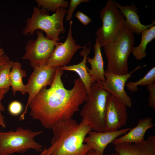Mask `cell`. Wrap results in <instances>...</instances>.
Here are the masks:
<instances>
[{
  "mask_svg": "<svg viewBox=\"0 0 155 155\" xmlns=\"http://www.w3.org/2000/svg\"><path fill=\"white\" fill-rule=\"evenodd\" d=\"M75 16L84 25H88L91 21V19L87 16L80 11L76 12Z\"/></svg>",
  "mask_w": 155,
  "mask_h": 155,
  "instance_id": "cell-28",
  "label": "cell"
},
{
  "mask_svg": "<svg viewBox=\"0 0 155 155\" xmlns=\"http://www.w3.org/2000/svg\"><path fill=\"white\" fill-rule=\"evenodd\" d=\"M13 63V61L9 60L0 71V90L3 89H9V76Z\"/></svg>",
  "mask_w": 155,
  "mask_h": 155,
  "instance_id": "cell-23",
  "label": "cell"
},
{
  "mask_svg": "<svg viewBox=\"0 0 155 155\" xmlns=\"http://www.w3.org/2000/svg\"><path fill=\"white\" fill-rule=\"evenodd\" d=\"M52 151L48 148H45L41 151L39 155H50L52 152Z\"/></svg>",
  "mask_w": 155,
  "mask_h": 155,
  "instance_id": "cell-30",
  "label": "cell"
},
{
  "mask_svg": "<svg viewBox=\"0 0 155 155\" xmlns=\"http://www.w3.org/2000/svg\"><path fill=\"white\" fill-rule=\"evenodd\" d=\"M26 71L22 69L20 62H13L12 67L9 76L10 86L14 96L17 91L21 92L22 94L27 93L26 85L23 84L22 79L26 76Z\"/></svg>",
  "mask_w": 155,
  "mask_h": 155,
  "instance_id": "cell-19",
  "label": "cell"
},
{
  "mask_svg": "<svg viewBox=\"0 0 155 155\" xmlns=\"http://www.w3.org/2000/svg\"><path fill=\"white\" fill-rule=\"evenodd\" d=\"M146 66L138 65L131 71L123 75L116 74L106 70L104 73L105 80L100 84L105 90L123 103L127 107L131 108L132 106V100L125 89L126 82L132 76V73Z\"/></svg>",
  "mask_w": 155,
  "mask_h": 155,
  "instance_id": "cell-11",
  "label": "cell"
},
{
  "mask_svg": "<svg viewBox=\"0 0 155 155\" xmlns=\"http://www.w3.org/2000/svg\"><path fill=\"white\" fill-rule=\"evenodd\" d=\"M57 67H49L45 65H43L34 68V71L26 85L29 97L25 110L20 116V120L24 119L28 104L33 98L43 87L51 85L55 77Z\"/></svg>",
  "mask_w": 155,
  "mask_h": 155,
  "instance_id": "cell-9",
  "label": "cell"
},
{
  "mask_svg": "<svg viewBox=\"0 0 155 155\" xmlns=\"http://www.w3.org/2000/svg\"><path fill=\"white\" fill-rule=\"evenodd\" d=\"M4 54V50L1 47V43H0V56H2Z\"/></svg>",
  "mask_w": 155,
  "mask_h": 155,
  "instance_id": "cell-32",
  "label": "cell"
},
{
  "mask_svg": "<svg viewBox=\"0 0 155 155\" xmlns=\"http://www.w3.org/2000/svg\"><path fill=\"white\" fill-rule=\"evenodd\" d=\"M9 90L6 89H3L0 90V124L1 126L3 128H5L6 125L4 117L1 113V112H3L5 110L4 107L2 104L1 101Z\"/></svg>",
  "mask_w": 155,
  "mask_h": 155,
  "instance_id": "cell-26",
  "label": "cell"
},
{
  "mask_svg": "<svg viewBox=\"0 0 155 155\" xmlns=\"http://www.w3.org/2000/svg\"><path fill=\"white\" fill-rule=\"evenodd\" d=\"M106 155H119L118 153L116 152L114 153H111Z\"/></svg>",
  "mask_w": 155,
  "mask_h": 155,
  "instance_id": "cell-33",
  "label": "cell"
},
{
  "mask_svg": "<svg viewBox=\"0 0 155 155\" xmlns=\"http://www.w3.org/2000/svg\"><path fill=\"white\" fill-rule=\"evenodd\" d=\"M37 38L28 41L25 46V52L22 57L23 60H29L31 66L45 65L51 56L55 46L59 42L46 38L40 30L36 31Z\"/></svg>",
  "mask_w": 155,
  "mask_h": 155,
  "instance_id": "cell-8",
  "label": "cell"
},
{
  "mask_svg": "<svg viewBox=\"0 0 155 155\" xmlns=\"http://www.w3.org/2000/svg\"><path fill=\"white\" fill-rule=\"evenodd\" d=\"M147 89L149 92L148 105L153 109H155V84L147 86Z\"/></svg>",
  "mask_w": 155,
  "mask_h": 155,
  "instance_id": "cell-27",
  "label": "cell"
},
{
  "mask_svg": "<svg viewBox=\"0 0 155 155\" xmlns=\"http://www.w3.org/2000/svg\"><path fill=\"white\" fill-rule=\"evenodd\" d=\"M113 1L125 18L124 24L131 28L137 34H140L143 31L154 25V20L148 25H144L141 23L138 15L139 10L133 3L130 6H123L116 1Z\"/></svg>",
  "mask_w": 155,
  "mask_h": 155,
  "instance_id": "cell-15",
  "label": "cell"
},
{
  "mask_svg": "<svg viewBox=\"0 0 155 155\" xmlns=\"http://www.w3.org/2000/svg\"><path fill=\"white\" fill-rule=\"evenodd\" d=\"M38 7L45 11L55 12L59 8H65L68 6L69 1L63 0H36Z\"/></svg>",
  "mask_w": 155,
  "mask_h": 155,
  "instance_id": "cell-22",
  "label": "cell"
},
{
  "mask_svg": "<svg viewBox=\"0 0 155 155\" xmlns=\"http://www.w3.org/2000/svg\"><path fill=\"white\" fill-rule=\"evenodd\" d=\"M100 18L102 25L95 34L102 47L116 39L124 25L125 18L111 0L100 10Z\"/></svg>",
  "mask_w": 155,
  "mask_h": 155,
  "instance_id": "cell-7",
  "label": "cell"
},
{
  "mask_svg": "<svg viewBox=\"0 0 155 155\" xmlns=\"http://www.w3.org/2000/svg\"><path fill=\"white\" fill-rule=\"evenodd\" d=\"M89 0H71L70 1L69 7L66 14V20L67 21H70L73 17L74 11L78 6L83 2H87Z\"/></svg>",
  "mask_w": 155,
  "mask_h": 155,
  "instance_id": "cell-24",
  "label": "cell"
},
{
  "mask_svg": "<svg viewBox=\"0 0 155 155\" xmlns=\"http://www.w3.org/2000/svg\"><path fill=\"white\" fill-rule=\"evenodd\" d=\"M115 149L119 155H155V135H151L140 142L120 144Z\"/></svg>",
  "mask_w": 155,
  "mask_h": 155,
  "instance_id": "cell-14",
  "label": "cell"
},
{
  "mask_svg": "<svg viewBox=\"0 0 155 155\" xmlns=\"http://www.w3.org/2000/svg\"><path fill=\"white\" fill-rule=\"evenodd\" d=\"M101 46L98 40L96 38L94 46V56L92 58L88 57L87 60L90 64L91 69L87 67V71L94 81L100 84L105 82V71L104 69V63L101 50Z\"/></svg>",
  "mask_w": 155,
  "mask_h": 155,
  "instance_id": "cell-18",
  "label": "cell"
},
{
  "mask_svg": "<svg viewBox=\"0 0 155 155\" xmlns=\"http://www.w3.org/2000/svg\"><path fill=\"white\" fill-rule=\"evenodd\" d=\"M142 34L141 40L137 46L134 47L132 53L135 58L140 60L144 58L147 53L146 50L147 44L155 38V25L143 31Z\"/></svg>",
  "mask_w": 155,
  "mask_h": 155,
  "instance_id": "cell-20",
  "label": "cell"
},
{
  "mask_svg": "<svg viewBox=\"0 0 155 155\" xmlns=\"http://www.w3.org/2000/svg\"><path fill=\"white\" fill-rule=\"evenodd\" d=\"M0 126H1V125H0Z\"/></svg>",
  "mask_w": 155,
  "mask_h": 155,
  "instance_id": "cell-34",
  "label": "cell"
},
{
  "mask_svg": "<svg viewBox=\"0 0 155 155\" xmlns=\"http://www.w3.org/2000/svg\"><path fill=\"white\" fill-rule=\"evenodd\" d=\"M9 60V57L5 54L0 56V71L3 66Z\"/></svg>",
  "mask_w": 155,
  "mask_h": 155,
  "instance_id": "cell-29",
  "label": "cell"
},
{
  "mask_svg": "<svg viewBox=\"0 0 155 155\" xmlns=\"http://www.w3.org/2000/svg\"><path fill=\"white\" fill-rule=\"evenodd\" d=\"M72 23V20L70 21L68 34L65 42H59L55 46L53 52L46 63L45 65L47 67H57L66 66L77 51L83 48L77 44L73 37Z\"/></svg>",
  "mask_w": 155,
  "mask_h": 155,
  "instance_id": "cell-10",
  "label": "cell"
},
{
  "mask_svg": "<svg viewBox=\"0 0 155 155\" xmlns=\"http://www.w3.org/2000/svg\"><path fill=\"white\" fill-rule=\"evenodd\" d=\"M155 126L152 123V119L148 117L140 119L137 125L131 128L126 134L121 137H117L112 142L115 146L123 143H139L144 141L146 131Z\"/></svg>",
  "mask_w": 155,
  "mask_h": 155,
  "instance_id": "cell-16",
  "label": "cell"
},
{
  "mask_svg": "<svg viewBox=\"0 0 155 155\" xmlns=\"http://www.w3.org/2000/svg\"><path fill=\"white\" fill-rule=\"evenodd\" d=\"M134 34L124 24L116 39L103 47L107 61L106 71L117 75L129 73L128 60L134 47Z\"/></svg>",
  "mask_w": 155,
  "mask_h": 155,
  "instance_id": "cell-3",
  "label": "cell"
},
{
  "mask_svg": "<svg viewBox=\"0 0 155 155\" xmlns=\"http://www.w3.org/2000/svg\"><path fill=\"white\" fill-rule=\"evenodd\" d=\"M30 17L26 21L22 31L24 36L33 34L36 31L40 30L46 34V37L49 39L59 41L61 33L64 34V17L67 12L65 8H59L52 15L42 9L34 7Z\"/></svg>",
  "mask_w": 155,
  "mask_h": 155,
  "instance_id": "cell-4",
  "label": "cell"
},
{
  "mask_svg": "<svg viewBox=\"0 0 155 155\" xmlns=\"http://www.w3.org/2000/svg\"><path fill=\"white\" fill-rule=\"evenodd\" d=\"M91 45L89 42L83 47V50L80 53L81 56H83V58L79 63L60 67L63 71H73L77 73L85 87L87 94L89 92L92 84L95 82L88 73L87 69V66L86 65L87 59L91 51Z\"/></svg>",
  "mask_w": 155,
  "mask_h": 155,
  "instance_id": "cell-17",
  "label": "cell"
},
{
  "mask_svg": "<svg viewBox=\"0 0 155 155\" xmlns=\"http://www.w3.org/2000/svg\"><path fill=\"white\" fill-rule=\"evenodd\" d=\"M85 155H98L95 151L92 149H90Z\"/></svg>",
  "mask_w": 155,
  "mask_h": 155,
  "instance_id": "cell-31",
  "label": "cell"
},
{
  "mask_svg": "<svg viewBox=\"0 0 155 155\" xmlns=\"http://www.w3.org/2000/svg\"><path fill=\"white\" fill-rule=\"evenodd\" d=\"M127 115L126 106L110 93L106 101L104 131L118 130L126 124Z\"/></svg>",
  "mask_w": 155,
  "mask_h": 155,
  "instance_id": "cell-12",
  "label": "cell"
},
{
  "mask_svg": "<svg viewBox=\"0 0 155 155\" xmlns=\"http://www.w3.org/2000/svg\"><path fill=\"white\" fill-rule=\"evenodd\" d=\"M131 129L127 128L111 131L98 132L91 130L85 137L84 142L90 149L94 150L98 155H104V150L108 144Z\"/></svg>",
  "mask_w": 155,
  "mask_h": 155,
  "instance_id": "cell-13",
  "label": "cell"
},
{
  "mask_svg": "<svg viewBox=\"0 0 155 155\" xmlns=\"http://www.w3.org/2000/svg\"><path fill=\"white\" fill-rule=\"evenodd\" d=\"M63 71L57 67L50 87H43L28 104L31 116L46 129H51L57 123L71 118L86 98V89L79 78L74 80L71 89L65 88L61 80Z\"/></svg>",
  "mask_w": 155,
  "mask_h": 155,
  "instance_id": "cell-1",
  "label": "cell"
},
{
  "mask_svg": "<svg viewBox=\"0 0 155 155\" xmlns=\"http://www.w3.org/2000/svg\"><path fill=\"white\" fill-rule=\"evenodd\" d=\"M51 129L53 135L50 155H85L91 149L84 140L92 130L83 122L78 123L71 118L57 123Z\"/></svg>",
  "mask_w": 155,
  "mask_h": 155,
  "instance_id": "cell-2",
  "label": "cell"
},
{
  "mask_svg": "<svg viewBox=\"0 0 155 155\" xmlns=\"http://www.w3.org/2000/svg\"><path fill=\"white\" fill-rule=\"evenodd\" d=\"M42 133L19 127L15 131L0 132V155H11L15 153H23L29 149L41 152L43 146L34 138Z\"/></svg>",
  "mask_w": 155,
  "mask_h": 155,
  "instance_id": "cell-6",
  "label": "cell"
},
{
  "mask_svg": "<svg viewBox=\"0 0 155 155\" xmlns=\"http://www.w3.org/2000/svg\"><path fill=\"white\" fill-rule=\"evenodd\" d=\"M23 106L20 102L14 100L11 102L8 106V111L9 113L13 116L20 114L23 110Z\"/></svg>",
  "mask_w": 155,
  "mask_h": 155,
  "instance_id": "cell-25",
  "label": "cell"
},
{
  "mask_svg": "<svg viewBox=\"0 0 155 155\" xmlns=\"http://www.w3.org/2000/svg\"><path fill=\"white\" fill-rule=\"evenodd\" d=\"M110 94L97 82L92 84L87 94L85 104L80 112L81 121L88 125L93 131H104L106 103Z\"/></svg>",
  "mask_w": 155,
  "mask_h": 155,
  "instance_id": "cell-5",
  "label": "cell"
},
{
  "mask_svg": "<svg viewBox=\"0 0 155 155\" xmlns=\"http://www.w3.org/2000/svg\"><path fill=\"white\" fill-rule=\"evenodd\" d=\"M155 84V67L151 69L142 78L135 82H129L126 84L127 89L132 92L137 91L139 86H149Z\"/></svg>",
  "mask_w": 155,
  "mask_h": 155,
  "instance_id": "cell-21",
  "label": "cell"
}]
</instances>
